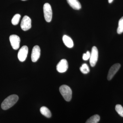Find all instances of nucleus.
<instances>
[{
	"mask_svg": "<svg viewBox=\"0 0 123 123\" xmlns=\"http://www.w3.org/2000/svg\"><path fill=\"white\" fill-rule=\"evenodd\" d=\"M18 99V95L13 94L6 98L2 102L1 107L2 110H6L12 107L17 102Z\"/></svg>",
	"mask_w": 123,
	"mask_h": 123,
	"instance_id": "1",
	"label": "nucleus"
},
{
	"mask_svg": "<svg viewBox=\"0 0 123 123\" xmlns=\"http://www.w3.org/2000/svg\"><path fill=\"white\" fill-rule=\"evenodd\" d=\"M60 92L66 101L69 102L72 98V91L70 87L66 85H63L60 87Z\"/></svg>",
	"mask_w": 123,
	"mask_h": 123,
	"instance_id": "2",
	"label": "nucleus"
},
{
	"mask_svg": "<svg viewBox=\"0 0 123 123\" xmlns=\"http://www.w3.org/2000/svg\"><path fill=\"white\" fill-rule=\"evenodd\" d=\"M43 11L45 20L47 22H50L52 17V10L50 5L49 3H45L43 5Z\"/></svg>",
	"mask_w": 123,
	"mask_h": 123,
	"instance_id": "3",
	"label": "nucleus"
},
{
	"mask_svg": "<svg viewBox=\"0 0 123 123\" xmlns=\"http://www.w3.org/2000/svg\"><path fill=\"white\" fill-rule=\"evenodd\" d=\"M98 58V51L95 46L92 48L90 57V63L91 66L94 67L95 66Z\"/></svg>",
	"mask_w": 123,
	"mask_h": 123,
	"instance_id": "4",
	"label": "nucleus"
},
{
	"mask_svg": "<svg viewBox=\"0 0 123 123\" xmlns=\"http://www.w3.org/2000/svg\"><path fill=\"white\" fill-rule=\"evenodd\" d=\"M31 20L30 18L27 15H25L23 18L21 23V27L23 30L26 31L31 27Z\"/></svg>",
	"mask_w": 123,
	"mask_h": 123,
	"instance_id": "5",
	"label": "nucleus"
},
{
	"mask_svg": "<svg viewBox=\"0 0 123 123\" xmlns=\"http://www.w3.org/2000/svg\"><path fill=\"white\" fill-rule=\"evenodd\" d=\"M9 40L12 47L14 50H18L20 47V39L16 35H12L10 36Z\"/></svg>",
	"mask_w": 123,
	"mask_h": 123,
	"instance_id": "6",
	"label": "nucleus"
},
{
	"mask_svg": "<svg viewBox=\"0 0 123 123\" xmlns=\"http://www.w3.org/2000/svg\"><path fill=\"white\" fill-rule=\"evenodd\" d=\"M28 53V48L26 46H24L21 48L18 53V57L20 61L23 62L26 59Z\"/></svg>",
	"mask_w": 123,
	"mask_h": 123,
	"instance_id": "7",
	"label": "nucleus"
},
{
	"mask_svg": "<svg viewBox=\"0 0 123 123\" xmlns=\"http://www.w3.org/2000/svg\"><path fill=\"white\" fill-rule=\"evenodd\" d=\"M68 63L66 59H63L59 62L57 66L56 70L59 72H65L68 70Z\"/></svg>",
	"mask_w": 123,
	"mask_h": 123,
	"instance_id": "8",
	"label": "nucleus"
},
{
	"mask_svg": "<svg viewBox=\"0 0 123 123\" xmlns=\"http://www.w3.org/2000/svg\"><path fill=\"white\" fill-rule=\"evenodd\" d=\"M121 67V65L119 63L115 64L112 65L108 72L107 76V79L108 80H110L112 79L117 72L118 71Z\"/></svg>",
	"mask_w": 123,
	"mask_h": 123,
	"instance_id": "9",
	"label": "nucleus"
},
{
	"mask_svg": "<svg viewBox=\"0 0 123 123\" xmlns=\"http://www.w3.org/2000/svg\"><path fill=\"white\" fill-rule=\"evenodd\" d=\"M40 55V49L38 46H35L32 49L31 59L32 62H35L37 61Z\"/></svg>",
	"mask_w": 123,
	"mask_h": 123,
	"instance_id": "10",
	"label": "nucleus"
},
{
	"mask_svg": "<svg viewBox=\"0 0 123 123\" xmlns=\"http://www.w3.org/2000/svg\"><path fill=\"white\" fill-rule=\"evenodd\" d=\"M67 1L70 7L74 9L78 10L81 8V5L78 0H67Z\"/></svg>",
	"mask_w": 123,
	"mask_h": 123,
	"instance_id": "11",
	"label": "nucleus"
},
{
	"mask_svg": "<svg viewBox=\"0 0 123 123\" xmlns=\"http://www.w3.org/2000/svg\"><path fill=\"white\" fill-rule=\"evenodd\" d=\"M63 41L65 45L69 48H72L74 46V43L73 40L69 36L66 35L63 36Z\"/></svg>",
	"mask_w": 123,
	"mask_h": 123,
	"instance_id": "12",
	"label": "nucleus"
},
{
	"mask_svg": "<svg viewBox=\"0 0 123 123\" xmlns=\"http://www.w3.org/2000/svg\"><path fill=\"white\" fill-rule=\"evenodd\" d=\"M40 112L42 115L47 118H50L51 116V111L49 109L46 107H42L40 109Z\"/></svg>",
	"mask_w": 123,
	"mask_h": 123,
	"instance_id": "13",
	"label": "nucleus"
},
{
	"mask_svg": "<svg viewBox=\"0 0 123 123\" xmlns=\"http://www.w3.org/2000/svg\"><path fill=\"white\" fill-rule=\"evenodd\" d=\"M100 119V116L98 115H94L87 120L86 123H98Z\"/></svg>",
	"mask_w": 123,
	"mask_h": 123,
	"instance_id": "14",
	"label": "nucleus"
},
{
	"mask_svg": "<svg viewBox=\"0 0 123 123\" xmlns=\"http://www.w3.org/2000/svg\"><path fill=\"white\" fill-rule=\"evenodd\" d=\"M21 17V15L20 14H15L11 20V23H12V24L14 25H17L20 21Z\"/></svg>",
	"mask_w": 123,
	"mask_h": 123,
	"instance_id": "15",
	"label": "nucleus"
},
{
	"mask_svg": "<svg viewBox=\"0 0 123 123\" xmlns=\"http://www.w3.org/2000/svg\"><path fill=\"white\" fill-rule=\"evenodd\" d=\"M80 70L82 73L86 74L89 72L90 69L88 65L86 63L83 64L80 68Z\"/></svg>",
	"mask_w": 123,
	"mask_h": 123,
	"instance_id": "16",
	"label": "nucleus"
},
{
	"mask_svg": "<svg viewBox=\"0 0 123 123\" xmlns=\"http://www.w3.org/2000/svg\"><path fill=\"white\" fill-rule=\"evenodd\" d=\"M117 32L118 34H121L123 32V17L119 20L118 26L117 28Z\"/></svg>",
	"mask_w": 123,
	"mask_h": 123,
	"instance_id": "17",
	"label": "nucleus"
},
{
	"mask_svg": "<svg viewBox=\"0 0 123 123\" xmlns=\"http://www.w3.org/2000/svg\"><path fill=\"white\" fill-rule=\"evenodd\" d=\"M115 110L120 116L123 117V107L121 105L117 104L115 107Z\"/></svg>",
	"mask_w": 123,
	"mask_h": 123,
	"instance_id": "18",
	"label": "nucleus"
},
{
	"mask_svg": "<svg viewBox=\"0 0 123 123\" xmlns=\"http://www.w3.org/2000/svg\"><path fill=\"white\" fill-rule=\"evenodd\" d=\"M90 53L89 51H88L86 53L83 54L82 59L86 61L90 59Z\"/></svg>",
	"mask_w": 123,
	"mask_h": 123,
	"instance_id": "19",
	"label": "nucleus"
},
{
	"mask_svg": "<svg viewBox=\"0 0 123 123\" xmlns=\"http://www.w3.org/2000/svg\"><path fill=\"white\" fill-rule=\"evenodd\" d=\"M113 0H108V2L109 3H111L113 1Z\"/></svg>",
	"mask_w": 123,
	"mask_h": 123,
	"instance_id": "20",
	"label": "nucleus"
},
{
	"mask_svg": "<svg viewBox=\"0 0 123 123\" xmlns=\"http://www.w3.org/2000/svg\"><path fill=\"white\" fill-rule=\"evenodd\" d=\"M22 0L25 1V0Z\"/></svg>",
	"mask_w": 123,
	"mask_h": 123,
	"instance_id": "21",
	"label": "nucleus"
}]
</instances>
